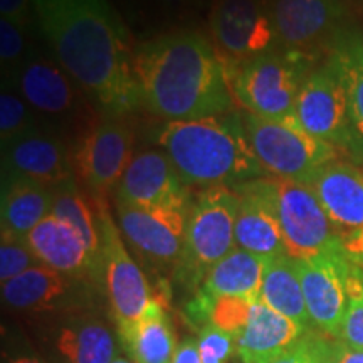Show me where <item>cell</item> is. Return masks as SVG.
Instances as JSON below:
<instances>
[{"mask_svg": "<svg viewBox=\"0 0 363 363\" xmlns=\"http://www.w3.org/2000/svg\"><path fill=\"white\" fill-rule=\"evenodd\" d=\"M59 66L110 116L140 106L130 30L108 0H34Z\"/></svg>", "mask_w": 363, "mask_h": 363, "instance_id": "1", "label": "cell"}, {"mask_svg": "<svg viewBox=\"0 0 363 363\" xmlns=\"http://www.w3.org/2000/svg\"><path fill=\"white\" fill-rule=\"evenodd\" d=\"M194 30L165 34L135 49L140 103L165 121H189L234 111L229 65Z\"/></svg>", "mask_w": 363, "mask_h": 363, "instance_id": "2", "label": "cell"}, {"mask_svg": "<svg viewBox=\"0 0 363 363\" xmlns=\"http://www.w3.org/2000/svg\"><path fill=\"white\" fill-rule=\"evenodd\" d=\"M157 143L185 185L234 189L266 177L244 128L242 113L167 121L158 130Z\"/></svg>", "mask_w": 363, "mask_h": 363, "instance_id": "3", "label": "cell"}, {"mask_svg": "<svg viewBox=\"0 0 363 363\" xmlns=\"http://www.w3.org/2000/svg\"><path fill=\"white\" fill-rule=\"evenodd\" d=\"M318 57L271 48L238 66L229 67L234 98L252 115L293 120L296 99Z\"/></svg>", "mask_w": 363, "mask_h": 363, "instance_id": "4", "label": "cell"}, {"mask_svg": "<svg viewBox=\"0 0 363 363\" xmlns=\"http://www.w3.org/2000/svg\"><path fill=\"white\" fill-rule=\"evenodd\" d=\"M242 121L266 175L310 184L323 167L340 160L342 150L315 138L294 118L271 120L242 111Z\"/></svg>", "mask_w": 363, "mask_h": 363, "instance_id": "5", "label": "cell"}, {"mask_svg": "<svg viewBox=\"0 0 363 363\" xmlns=\"http://www.w3.org/2000/svg\"><path fill=\"white\" fill-rule=\"evenodd\" d=\"M239 195L233 187H211L199 195L189 214L187 234L177 264L179 278L201 286L212 266L235 249Z\"/></svg>", "mask_w": 363, "mask_h": 363, "instance_id": "6", "label": "cell"}, {"mask_svg": "<svg viewBox=\"0 0 363 363\" xmlns=\"http://www.w3.org/2000/svg\"><path fill=\"white\" fill-rule=\"evenodd\" d=\"M267 185L289 257L310 259L342 251L333 225L308 182L267 177Z\"/></svg>", "mask_w": 363, "mask_h": 363, "instance_id": "7", "label": "cell"}, {"mask_svg": "<svg viewBox=\"0 0 363 363\" xmlns=\"http://www.w3.org/2000/svg\"><path fill=\"white\" fill-rule=\"evenodd\" d=\"M294 120L303 130L338 150L353 153V128L347 84L337 56L330 52L299 89Z\"/></svg>", "mask_w": 363, "mask_h": 363, "instance_id": "8", "label": "cell"}, {"mask_svg": "<svg viewBox=\"0 0 363 363\" xmlns=\"http://www.w3.org/2000/svg\"><path fill=\"white\" fill-rule=\"evenodd\" d=\"M94 201L101 233V279L106 286L118 335H123L138 323L155 294H152L142 269L126 251L103 197H94Z\"/></svg>", "mask_w": 363, "mask_h": 363, "instance_id": "9", "label": "cell"}, {"mask_svg": "<svg viewBox=\"0 0 363 363\" xmlns=\"http://www.w3.org/2000/svg\"><path fill=\"white\" fill-rule=\"evenodd\" d=\"M348 261L363 267V170L335 160L310 182Z\"/></svg>", "mask_w": 363, "mask_h": 363, "instance_id": "10", "label": "cell"}, {"mask_svg": "<svg viewBox=\"0 0 363 363\" xmlns=\"http://www.w3.org/2000/svg\"><path fill=\"white\" fill-rule=\"evenodd\" d=\"M211 30L229 67L274 48L276 33L266 0H214Z\"/></svg>", "mask_w": 363, "mask_h": 363, "instance_id": "11", "label": "cell"}, {"mask_svg": "<svg viewBox=\"0 0 363 363\" xmlns=\"http://www.w3.org/2000/svg\"><path fill=\"white\" fill-rule=\"evenodd\" d=\"M192 206L140 207L116 201L121 233L147 259L162 266L179 264Z\"/></svg>", "mask_w": 363, "mask_h": 363, "instance_id": "12", "label": "cell"}, {"mask_svg": "<svg viewBox=\"0 0 363 363\" xmlns=\"http://www.w3.org/2000/svg\"><path fill=\"white\" fill-rule=\"evenodd\" d=\"M342 0H272L271 16L276 43L288 51L318 57L340 34Z\"/></svg>", "mask_w": 363, "mask_h": 363, "instance_id": "13", "label": "cell"}, {"mask_svg": "<svg viewBox=\"0 0 363 363\" xmlns=\"http://www.w3.org/2000/svg\"><path fill=\"white\" fill-rule=\"evenodd\" d=\"M135 135L118 120L101 121L81 140L72 165L74 174L94 197H103L118 187L133 158Z\"/></svg>", "mask_w": 363, "mask_h": 363, "instance_id": "14", "label": "cell"}, {"mask_svg": "<svg viewBox=\"0 0 363 363\" xmlns=\"http://www.w3.org/2000/svg\"><path fill=\"white\" fill-rule=\"evenodd\" d=\"M294 266L313 328L323 331L326 337L340 338L348 305V259L345 254L337 251L310 259H294Z\"/></svg>", "mask_w": 363, "mask_h": 363, "instance_id": "15", "label": "cell"}, {"mask_svg": "<svg viewBox=\"0 0 363 363\" xmlns=\"http://www.w3.org/2000/svg\"><path fill=\"white\" fill-rule=\"evenodd\" d=\"M189 185L163 150L135 153L116 187V201L140 207L190 206Z\"/></svg>", "mask_w": 363, "mask_h": 363, "instance_id": "16", "label": "cell"}, {"mask_svg": "<svg viewBox=\"0 0 363 363\" xmlns=\"http://www.w3.org/2000/svg\"><path fill=\"white\" fill-rule=\"evenodd\" d=\"M2 177H22L56 189L74 177V165L61 138L38 128L2 150Z\"/></svg>", "mask_w": 363, "mask_h": 363, "instance_id": "17", "label": "cell"}, {"mask_svg": "<svg viewBox=\"0 0 363 363\" xmlns=\"http://www.w3.org/2000/svg\"><path fill=\"white\" fill-rule=\"evenodd\" d=\"M234 190L239 195L235 246L262 257L288 254L267 177L240 184Z\"/></svg>", "mask_w": 363, "mask_h": 363, "instance_id": "18", "label": "cell"}, {"mask_svg": "<svg viewBox=\"0 0 363 363\" xmlns=\"http://www.w3.org/2000/svg\"><path fill=\"white\" fill-rule=\"evenodd\" d=\"M11 86L40 115L61 118L71 115L78 106L74 81L61 66L48 59H24L13 69Z\"/></svg>", "mask_w": 363, "mask_h": 363, "instance_id": "19", "label": "cell"}, {"mask_svg": "<svg viewBox=\"0 0 363 363\" xmlns=\"http://www.w3.org/2000/svg\"><path fill=\"white\" fill-rule=\"evenodd\" d=\"M26 240L40 264L62 272L69 278L83 274L101 278L96 262L78 233L56 216L45 217L26 235Z\"/></svg>", "mask_w": 363, "mask_h": 363, "instance_id": "20", "label": "cell"}, {"mask_svg": "<svg viewBox=\"0 0 363 363\" xmlns=\"http://www.w3.org/2000/svg\"><path fill=\"white\" fill-rule=\"evenodd\" d=\"M305 333L308 331L298 323L259 299L252 305L247 325L235 338L238 355L244 363H269Z\"/></svg>", "mask_w": 363, "mask_h": 363, "instance_id": "21", "label": "cell"}, {"mask_svg": "<svg viewBox=\"0 0 363 363\" xmlns=\"http://www.w3.org/2000/svg\"><path fill=\"white\" fill-rule=\"evenodd\" d=\"M54 189L22 177H2V233L26 238L51 216Z\"/></svg>", "mask_w": 363, "mask_h": 363, "instance_id": "22", "label": "cell"}, {"mask_svg": "<svg viewBox=\"0 0 363 363\" xmlns=\"http://www.w3.org/2000/svg\"><path fill=\"white\" fill-rule=\"evenodd\" d=\"M121 345L136 363H174L177 337L160 296L152 301L133 328L120 335Z\"/></svg>", "mask_w": 363, "mask_h": 363, "instance_id": "23", "label": "cell"}, {"mask_svg": "<svg viewBox=\"0 0 363 363\" xmlns=\"http://www.w3.org/2000/svg\"><path fill=\"white\" fill-rule=\"evenodd\" d=\"M267 257L235 247L211 267L199 291L208 296H235L259 301Z\"/></svg>", "mask_w": 363, "mask_h": 363, "instance_id": "24", "label": "cell"}, {"mask_svg": "<svg viewBox=\"0 0 363 363\" xmlns=\"http://www.w3.org/2000/svg\"><path fill=\"white\" fill-rule=\"evenodd\" d=\"M71 291V278L40 264L2 283V299L17 311H48Z\"/></svg>", "mask_w": 363, "mask_h": 363, "instance_id": "25", "label": "cell"}, {"mask_svg": "<svg viewBox=\"0 0 363 363\" xmlns=\"http://www.w3.org/2000/svg\"><path fill=\"white\" fill-rule=\"evenodd\" d=\"M259 299L271 310L293 320L305 331H311L313 323L306 310L305 294L299 283L296 266L288 254L267 257Z\"/></svg>", "mask_w": 363, "mask_h": 363, "instance_id": "26", "label": "cell"}, {"mask_svg": "<svg viewBox=\"0 0 363 363\" xmlns=\"http://www.w3.org/2000/svg\"><path fill=\"white\" fill-rule=\"evenodd\" d=\"M51 214L65 220L71 229L78 233L101 274V233H99L98 211L96 206H91L89 199L81 192L74 177L54 189Z\"/></svg>", "mask_w": 363, "mask_h": 363, "instance_id": "27", "label": "cell"}, {"mask_svg": "<svg viewBox=\"0 0 363 363\" xmlns=\"http://www.w3.org/2000/svg\"><path fill=\"white\" fill-rule=\"evenodd\" d=\"M331 48L347 84L353 128V155L363 157V39L358 34L340 33Z\"/></svg>", "mask_w": 363, "mask_h": 363, "instance_id": "28", "label": "cell"}, {"mask_svg": "<svg viewBox=\"0 0 363 363\" xmlns=\"http://www.w3.org/2000/svg\"><path fill=\"white\" fill-rule=\"evenodd\" d=\"M56 348L67 363H111L116 357L110 330L96 321H78L59 331Z\"/></svg>", "mask_w": 363, "mask_h": 363, "instance_id": "29", "label": "cell"}, {"mask_svg": "<svg viewBox=\"0 0 363 363\" xmlns=\"http://www.w3.org/2000/svg\"><path fill=\"white\" fill-rule=\"evenodd\" d=\"M30 110L33 108L17 93L13 86L4 84L2 94H0V142H2V150L24 135L38 130Z\"/></svg>", "mask_w": 363, "mask_h": 363, "instance_id": "30", "label": "cell"}, {"mask_svg": "<svg viewBox=\"0 0 363 363\" xmlns=\"http://www.w3.org/2000/svg\"><path fill=\"white\" fill-rule=\"evenodd\" d=\"M348 305L342 326L343 343L363 350V267L348 261L347 267Z\"/></svg>", "mask_w": 363, "mask_h": 363, "instance_id": "31", "label": "cell"}, {"mask_svg": "<svg viewBox=\"0 0 363 363\" xmlns=\"http://www.w3.org/2000/svg\"><path fill=\"white\" fill-rule=\"evenodd\" d=\"M40 266L35 254L30 251L26 238L2 233L0 239V281L7 283L22 272Z\"/></svg>", "mask_w": 363, "mask_h": 363, "instance_id": "32", "label": "cell"}, {"mask_svg": "<svg viewBox=\"0 0 363 363\" xmlns=\"http://www.w3.org/2000/svg\"><path fill=\"white\" fill-rule=\"evenodd\" d=\"M335 345L308 331L269 363H333Z\"/></svg>", "mask_w": 363, "mask_h": 363, "instance_id": "33", "label": "cell"}, {"mask_svg": "<svg viewBox=\"0 0 363 363\" xmlns=\"http://www.w3.org/2000/svg\"><path fill=\"white\" fill-rule=\"evenodd\" d=\"M197 345L203 363H225L234 352L238 353V343L233 335L214 325L202 326Z\"/></svg>", "mask_w": 363, "mask_h": 363, "instance_id": "34", "label": "cell"}, {"mask_svg": "<svg viewBox=\"0 0 363 363\" xmlns=\"http://www.w3.org/2000/svg\"><path fill=\"white\" fill-rule=\"evenodd\" d=\"M26 49V26L9 19H0V61L2 67L21 65V57Z\"/></svg>", "mask_w": 363, "mask_h": 363, "instance_id": "35", "label": "cell"}, {"mask_svg": "<svg viewBox=\"0 0 363 363\" xmlns=\"http://www.w3.org/2000/svg\"><path fill=\"white\" fill-rule=\"evenodd\" d=\"M30 4H34V0H0L2 19H9L21 26H27Z\"/></svg>", "mask_w": 363, "mask_h": 363, "instance_id": "36", "label": "cell"}, {"mask_svg": "<svg viewBox=\"0 0 363 363\" xmlns=\"http://www.w3.org/2000/svg\"><path fill=\"white\" fill-rule=\"evenodd\" d=\"M174 363H203L197 342L192 338L182 342L177 348Z\"/></svg>", "mask_w": 363, "mask_h": 363, "instance_id": "37", "label": "cell"}, {"mask_svg": "<svg viewBox=\"0 0 363 363\" xmlns=\"http://www.w3.org/2000/svg\"><path fill=\"white\" fill-rule=\"evenodd\" d=\"M333 363H363V350L348 347L347 343H337Z\"/></svg>", "mask_w": 363, "mask_h": 363, "instance_id": "38", "label": "cell"}, {"mask_svg": "<svg viewBox=\"0 0 363 363\" xmlns=\"http://www.w3.org/2000/svg\"><path fill=\"white\" fill-rule=\"evenodd\" d=\"M6 363H44V362L35 357H19V358H12V360H9Z\"/></svg>", "mask_w": 363, "mask_h": 363, "instance_id": "39", "label": "cell"}, {"mask_svg": "<svg viewBox=\"0 0 363 363\" xmlns=\"http://www.w3.org/2000/svg\"><path fill=\"white\" fill-rule=\"evenodd\" d=\"M158 2L167 4V6H180V4H189L194 2V0H158Z\"/></svg>", "mask_w": 363, "mask_h": 363, "instance_id": "40", "label": "cell"}, {"mask_svg": "<svg viewBox=\"0 0 363 363\" xmlns=\"http://www.w3.org/2000/svg\"><path fill=\"white\" fill-rule=\"evenodd\" d=\"M111 363H136V362H133L130 358V360H125V358H115V360H113Z\"/></svg>", "mask_w": 363, "mask_h": 363, "instance_id": "41", "label": "cell"}, {"mask_svg": "<svg viewBox=\"0 0 363 363\" xmlns=\"http://www.w3.org/2000/svg\"><path fill=\"white\" fill-rule=\"evenodd\" d=\"M333 360H335V358H333Z\"/></svg>", "mask_w": 363, "mask_h": 363, "instance_id": "42", "label": "cell"}]
</instances>
